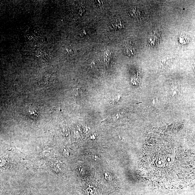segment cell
I'll return each instance as SVG.
<instances>
[{
  "label": "cell",
  "mask_w": 195,
  "mask_h": 195,
  "mask_svg": "<svg viewBox=\"0 0 195 195\" xmlns=\"http://www.w3.org/2000/svg\"><path fill=\"white\" fill-rule=\"evenodd\" d=\"M147 179L158 183H177L183 179V149L179 145H153L145 149Z\"/></svg>",
  "instance_id": "obj_1"
},
{
  "label": "cell",
  "mask_w": 195,
  "mask_h": 195,
  "mask_svg": "<svg viewBox=\"0 0 195 195\" xmlns=\"http://www.w3.org/2000/svg\"><path fill=\"white\" fill-rule=\"evenodd\" d=\"M86 93L83 89L77 87L73 88V95L77 102L83 103L86 100Z\"/></svg>",
  "instance_id": "obj_2"
},
{
  "label": "cell",
  "mask_w": 195,
  "mask_h": 195,
  "mask_svg": "<svg viewBox=\"0 0 195 195\" xmlns=\"http://www.w3.org/2000/svg\"><path fill=\"white\" fill-rule=\"evenodd\" d=\"M26 112L28 116L33 120L37 119L40 115L38 109L35 106L33 105L28 106Z\"/></svg>",
  "instance_id": "obj_3"
},
{
  "label": "cell",
  "mask_w": 195,
  "mask_h": 195,
  "mask_svg": "<svg viewBox=\"0 0 195 195\" xmlns=\"http://www.w3.org/2000/svg\"><path fill=\"white\" fill-rule=\"evenodd\" d=\"M123 52L129 56H133L136 53V48L134 44L130 42H125L124 44Z\"/></svg>",
  "instance_id": "obj_4"
},
{
  "label": "cell",
  "mask_w": 195,
  "mask_h": 195,
  "mask_svg": "<svg viewBox=\"0 0 195 195\" xmlns=\"http://www.w3.org/2000/svg\"><path fill=\"white\" fill-rule=\"evenodd\" d=\"M169 93L172 97L179 95L181 92V87L179 83L173 82L169 86Z\"/></svg>",
  "instance_id": "obj_5"
},
{
  "label": "cell",
  "mask_w": 195,
  "mask_h": 195,
  "mask_svg": "<svg viewBox=\"0 0 195 195\" xmlns=\"http://www.w3.org/2000/svg\"><path fill=\"white\" fill-rule=\"evenodd\" d=\"M158 98L157 97H154L152 100L151 102L153 104H158Z\"/></svg>",
  "instance_id": "obj_6"
}]
</instances>
